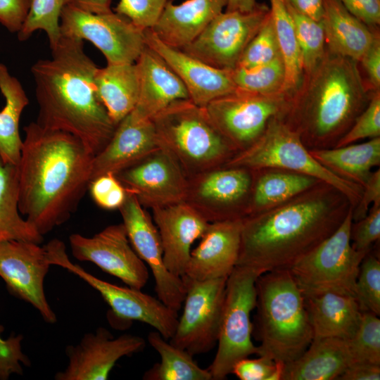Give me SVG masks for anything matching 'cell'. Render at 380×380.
<instances>
[{"mask_svg": "<svg viewBox=\"0 0 380 380\" xmlns=\"http://www.w3.org/2000/svg\"><path fill=\"white\" fill-rule=\"evenodd\" d=\"M18 163V209L44 236L66 222L89 189L94 155L75 136L24 127Z\"/></svg>", "mask_w": 380, "mask_h": 380, "instance_id": "obj_1", "label": "cell"}, {"mask_svg": "<svg viewBox=\"0 0 380 380\" xmlns=\"http://www.w3.org/2000/svg\"><path fill=\"white\" fill-rule=\"evenodd\" d=\"M352 208L341 191L319 182L282 204L242 218L236 266L260 275L289 270L331 236Z\"/></svg>", "mask_w": 380, "mask_h": 380, "instance_id": "obj_2", "label": "cell"}, {"mask_svg": "<svg viewBox=\"0 0 380 380\" xmlns=\"http://www.w3.org/2000/svg\"><path fill=\"white\" fill-rule=\"evenodd\" d=\"M84 48L83 40L61 34L51 57L32 65L39 107L36 122L75 136L96 156L117 125L97 96L94 77L98 67Z\"/></svg>", "mask_w": 380, "mask_h": 380, "instance_id": "obj_3", "label": "cell"}, {"mask_svg": "<svg viewBox=\"0 0 380 380\" xmlns=\"http://www.w3.org/2000/svg\"><path fill=\"white\" fill-rule=\"evenodd\" d=\"M358 63L327 50L289 99L279 116L309 150L336 147L367 106L374 91L364 81Z\"/></svg>", "mask_w": 380, "mask_h": 380, "instance_id": "obj_4", "label": "cell"}, {"mask_svg": "<svg viewBox=\"0 0 380 380\" xmlns=\"http://www.w3.org/2000/svg\"><path fill=\"white\" fill-rule=\"evenodd\" d=\"M257 313L253 334L260 355L288 364L313 339L304 296L289 270L264 273L255 281Z\"/></svg>", "mask_w": 380, "mask_h": 380, "instance_id": "obj_5", "label": "cell"}, {"mask_svg": "<svg viewBox=\"0 0 380 380\" xmlns=\"http://www.w3.org/2000/svg\"><path fill=\"white\" fill-rule=\"evenodd\" d=\"M151 119L159 147L177 160L187 177L223 166L237 153L205 108L189 99L172 103Z\"/></svg>", "mask_w": 380, "mask_h": 380, "instance_id": "obj_6", "label": "cell"}, {"mask_svg": "<svg viewBox=\"0 0 380 380\" xmlns=\"http://www.w3.org/2000/svg\"><path fill=\"white\" fill-rule=\"evenodd\" d=\"M248 169L276 167L307 175L341 191L353 205L359 202L363 187L330 172L310 154L300 136L280 116L272 118L260 137L236 153L224 165Z\"/></svg>", "mask_w": 380, "mask_h": 380, "instance_id": "obj_7", "label": "cell"}, {"mask_svg": "<svg viewBox=\"0 0 380 380\" xmlns=\"http://www.w3.org/2000/svg\"><path fill=\"white\" fill-rule=\"evenodd\" d=\"M44 247L51 265L60 266L73 273L101 295L110 308L107 317L113 328L125 329L137 321L153 327L167 340L173 336L178 312L158 297L144 293L141 289L110 284L91 274L70 260L65 246L58 239L50 241Z\"/></svg>", "mask_w": 380, "mask_h": 380, "instance_id": "obj_8", "label": "cell"}, {"mask_svg": "<svg viewBox=\"0 0 380 380\" xmlns=\"http://www.w3.org/2000/svg\"><path fill=\"white\" fill-rule=\"evenodd\" d=\"M353 208L331 236L289 269L304 296L334 292L355 298L360 265L367 253L351 246Z\"/></svg>", "mask_w": 380, "mask_h": 380, "instance_id": "obj_9", "label": "cell"}, {"mask_svg": "<svg viewBox=\"0 0 380 380\" xmlns=\"http://www.w3.org/2000/svg\"><path fill=\"white\" fill-rule=\"evenodd\" d=\"M259 276L255 270L235 266L227 279L217 350L208 369L213 380L226 379L239 360L253 354L260 355L259 346L252 341L251 320L256 305L255 281Z\"/></svg>", "mask_w": 380, "mask_h": 380, "instance_id": "obj_10", "label": "cell"}, {"mask_svg": "<svg viewBox=\"0 0 380 380\" xmlns=\"http://www.w3.org/2000/svg\"><path fill=\"white\" fill-rule=\"evenodd\" d=\"M288 101L284 94L265 95L236 89L204 108L215 127L238 153L260 137L269 121L283 113Z\"/></svg>", "mask_w": 380, "mask_h": 380, "instance_id": "obj_11", "label": "cell"}, {"mask_svg": "<svg viewBox=\"0 0 380 380\" xmlns=\"http://www.w3.org/2000/svg\"><path fill=\"white\" fill-rule=\"evenodd\" d=\"M60 30L62 35L90 42L107 64L135 63L146 46L144 30L113 11L94 14L63 6Z\"/></svg>", "mask_w": 380, "mask_h": 380, "instance_id": "obj_12", "label": "cell"}, {"mask_svg": "<svg viewBox=\"0 0 380 380\" xmlns=\"http://www.w3.org/2000/svg\"><path fill=\"white\" fill-rule=\"evenodd\" d=\"M182 279L186 286L184 309L170 343L193 356L204 354L217 343L227 277Z\"/></svg>", "mask_w": 380, "mask_h": 380, "instance_id": "obj_13", "label": "cell"}, {"mask_svg": "<svg viewBox=\"0 0 380 380\" xmlns=\"http://www.w3.org/2000/svg\"><path fill=\"white\" fill-rule=\"evenodd\" d=\"M269 14L270 7L258 3L249 12L223 11L182 50L209 65L231 70Z\"/></svg>", "mask_w": 380, "mask_h": 380, "instance_id": "obj_14", "label": "cell"}, {"mask_svg": "<svg viewBox=\"0 0 380 380\" xmlns=\"http://www.w3.org/2000/svg\"><path fill=\"white\" fill-rule=\"evenodd\" d=\"M251 169L221 166L188 177L185 202L208 222L246 216L252 184Z\"/></svg>", "mask_w": 380, "mask_h": 380, "instance_id": "obj_15", "label": "cell"}, {"mask_svg": "<svg viewBox=\"0 0 380 380\" xmlns=\"http://www.w3.org/2000/svg\"><path fill=\"white\" fill-rule=\"evenodd\" d=\"M118 210L132 248L151 269L157 297L178 312L185 298L186 286L182 277L172 274L165 265L162 243L154 222L130 193L127 192Z\"/></svg>", "mask_w": 380, "mask_h": 380, "instance_id": "obj_16", "label": "cell"}, {"mask_svg": "<svg viewBox=\"0 0 380 380\" xmlns=\"http://www.w3.org/2000/svg\"><path fill=\"white\" fill-rule=\"evenodd\" d=\"M51 264L44 246L24 240L0 242V277L15 297L31 304L44 320L53 324L56 315L44 293V278Z\"/></svg>", "mask_w": 380, "mask_h": 380, "instance_id": "obj_17", "label": "cell"}, {"mask_svg": "<svg viewBox=\"0 0 380 380\" xmlns=\"http://www.w3.org/2000/svg\"><path fill=\"white\" fill-rule=\"evenodd\" d=\"M72 254L80 261L91 262L129 287L141 289L149 273L132 248L123 223L111 224L91 237L69 236Z\"/></svg>", "mask_w": 380, "mask_h": 380, "instance_id": "obj_18", "label": "cell"}, {"mask_svg": "<svg viewBox=\"0 0 380 380\" xmlns=\"http://www.w3.org/2000/svg\"><path fill=\"white\" fill-rule=\"evenodd\" d=\"M115 176L144 208L185 201L188 177L177 160L161 148Z\"/></svg>", "mask_w": 380, "mask_h": 380, "instance_id": "obj_19", "label": "cell"}, {"mask_svg": "<svg viewBox=\"0 0 380 380\" xmlns=\"http://www.w3.org/2000/svg\"><path fill=\"white\" fill-rule=\"evenodd\" d=\"M143 338L123 334L114 338L103 327L87 333L75 346L66 348L68 364L56 374V380H106L117 361L144 349Z\"/></svg>", "mask_w": 380, "mask_h": 380, "instance_id": "obj_20", "label": "cell"}, {"mask_svg": "<svg viewBox=\"0 0 380 380\" xmlns=\"http://www.w3.org/2000/svg\"><path fill=\"white\" fill-rule=\"evenodd\" d=\"M146 45L156 52L184 85L189 99L205 108L210 101L236 89L229 70L206 64L183 50L161 41L151 30H144Z\"/></svg>", "mask_w": 380, "mask_h": 380, "instance_id": "obj_21", "label": "cell"}, {"mask_svg": "<svg viewBox=\"0 0 380 380\" xmlns=\"http://www.w3.org/2000/svg\"><path fill=\"white\" fill-rule=\"evenodd\" d=\"M151 210L162 243L165 265L172 274L182 277L193 243L202 236L210 222L185 201Z\"/></svg>", "mask_w": 380, "mask_h": 380, "instance_id": "obj_22", "label": "cell"}, {"mask_svg": "<svg viewBox=\"0 0 380 380\" xmlns=\"http://www.w3.org/2000/svg\"><path fill=\"white\" fill-rule=\"evenodd\" d=\"M242 219L210 222L190 253L182 277L204 281L228 277L239 258Z\"/></svg>", "mask_w": 380, "mask_h": 380, "instance_id": "obj_23", "label": "cell"}, {"mask_svg": "<svg viewBox=\"0 0 380 380\" xmlns=\"http://www.w3.org/2000/svg\"><path fill=\"white\" fill-rule=\"evenodd\" d=\"M159 148L152 119L132 111L118 123L104 148L94 156L91 181L101 175H116Z\"/></svg>", "mask_w": 380, "mask_h": 380, "instance_id": "obj_24", "label": "cell"}, {"mask_svg": "<svg viewBox=\"0 0 380 380\" xmlns=\"http://www.w3.org/2000/svg\"><path fill=\"white\" fill-rule=\"evenodd\" d=\"M139 95L132 110L142 118H152L172 103L189 99L188 92L167 63L146 45L135 61Z\"/></svg>", "mask_w": 380, "mask_h": 380, "instance_id": "obj_25", "label": "cell"}, {"mask_svg": "<svg viewBox=\"0 0 380 380\" xmlns=\"http://www.w3.org/2000/svg\"><path fill=\"white\" fill-rule=\"evenodd\" d=\"M228 0L168 1L151 29L166 44L182 49L194 40L226 8Z\"/></svg>", "mask_w": 380, "mask_h": 380, "instance_id": "obj_26", "label": "cell"}, {"mask_svg": "<svg viewBox=\"0 0 380 380\" xmlns=\"http://www.w3.org/2000/svg\"><path fill=\"white\" fill-rule=\"evenodd\" d=\"M353 362L347 340L313 338L300 356L284 365L282 380H338Z\"/></svg>", "mask_w": 380, "mask_h": 380, "instance_id": "obj_27", "label": "cell"}, {"mask_svg": "<svg viewBox=\"0 0 380 380\" xmlns=\"http://www.w3.org/2000/svg\"><path fill=\"white\" fill-rule=\"evenodd\" d=\"M313 338L348 340L360 323L362 311L352 296L334 292L304 296Z\"/></svg>", "mask_w": 380, "mask_h": 380, "instance_id": "obj_28", "label": "cell"}, {"mask_svg": "<svg viewBox=\"0 0 380 380\" xmlns=\"http://www.w3.org/2000/svg\"><path fill=\"white\" fill-rule=\"evenodd\" d=\"M327 50L359 63L379 34L351 14L339 0H324L322 19Z\"/></svg>", "mask_w": 380, "mask_h": 380, "instance_id": "obj_29", "label": "cell"}, {"mask_svg": "<svg viewBox=\"0 0 380 380\" xmlns=\"http://www.w3.org/2000/svg\"><path fill=\"white\" fill-rule=\"evenodd\" d=\"M251 170L253 178L246 216L282 204L322 182L307 175L281 168L263 167Z\"/></svg>", "mask_w": 380, "mask_h": 380, "instance_id": "obj_30", "label": "cell"}, {"mask_svg": "<svg viewBox=\"0 0 380 380\" xmlns=\"http://www.w3.org/2000/svg\"><path fill=\"white\" fill-rule=\"evenodd\" d=\"M97 96L112 121L118 123L135 108L139 82L135 63L107 64L94 74Z\"/></svg>", "mask_w": 380, "mask_h": 380, "instance_id": "obj_31", "label": "cell"}, {"mask_svg": "<svg viewBox=\"0 0 380 380\" xmlns=\"http://www.w3.org/2000/svg\"><path fill=\"white\" fill-rule=\"evenodd\" d=\"M310 153L335 175L363 187L372 168L379 167L380 137L360 144L310 150Z\"/></svg>", "mask_w": 380, "mask_h": 380, "instance_id": "obj_32", "label": "cell"}, {"mask_svg": "<svg viewBox=\"0 0 380 380\" xmlns=\"http://www.w3.org/2000/svg\"><path fill=\"white\" fill-rule=\"evenodd\" d=\"M0 91L5 99L0 110V159L5 164L18 165L23 146L20 120L29 99L20 82L1 62Z\"/></svg>", "mask_w": 380, "mask_h": 380, "instance_id": "obj_33", "label": "cell"}, {"mask_svg": "<svg viewBox=\"0 0 380 380\" xmlns=\"http://www.w3.org/2000/svg\"><path fill=\"white\" fill-rule=\"evenodd\" d=\"M20 215L18 167L0 159V242L13 239L40 244L43 236Z\"/></svg>", "mask_w": 380, "mask_h": 380, "instance_id": "obj_34", "label": "cell"}, {"mask_svg": "<svg viewBox=\"0 0 380 380\" xmlns=\"http://www.w3.org/2000/svg\"><path fill=\"white\" fill-rule=\"evenodd\" d=\"M148 341L160 360L144 373L146 380H213L208 369L199 367L186 350L167 342L158 331H151Z\"/></svg>", "mask_w": 380, "mask_h": 380, "instance_id": "obj_35", "label": "cell"}, {"mask_svg": "<svg viewBox=\"0 0 380 380\" xmlns=\"http://www.w3.org/2000/svg\"><path fill=\"white\" fill-rule=\"evenodd\" d=\"M270 15L285 67L284 94L289 99L300 88L304 72L293 22L286 0H269Z\"/></svg>", "mask_w": 380, "mask_h": 380, "instance_id": "obj_36", "label": "cell"}, {"mask_svg": "<svg viewBox=\"0 0 380 380\" xmlns=\"http://www.w3.org/2000/svg\"><path fill=\"white\" fill-rule=\"evenodd\" d=\"M229 72L236 89L265 95L284 94L285 67L281 57L252 68L236 67Z\"/></svg>", "mask_w": 380, "mask_h": 380, "instance_id": "obj_37", "label": "cell"}, {"mask_svg": "<svg viewBox=\"0 0 380 380\" xmlns=\"http://www.w3.org/2000/svg\"><path fill=\"white\" fill-rule=\"evenodd\" d=\"M286 5L293 22L304 75H308L315 69L327 52L323 23L300 13L287 1Z\"/></svg>", "mask_w": 380, "mask_h": 380, "instance_id": "obj_38", "label": "cell"}, {"mask_svg": "<svg viewBox=\"0 0 380 380\" xmlns=\"http://www.w3.org/2000/svg\"><path fill=\"white\" fill-rule=\"evenodd\" d=\"M63 6L62 0H31L25 20L17 33L18 39L26 41L36 31L42 30L50 49L55 46L61 37L60 18Z\"/></svg>", "mask_w": 380, "mask_h": 380, "instance_id": "obj_39", "label": "cell"}, {"mask_svg": "<svg viewBox=\"0 0 380 380\" xmlns=\"http://www.w3.org/2000/svg\"><path fill=\"white\" fill-rule=\"evenodd\" d=\"M378 317L369 312H362L356 332L347 340L353 362L380 365V319Z\"/></svg>", "mask_w": 380, "mask_h": 380, "instance_id": "obj_40", "label": "cell"}, {"mask_svg": "<svg viewBox=\"0 0 380 380\" xmlns=\"http://www.w3.org/2000/svg\"><path fill=\"white\" fill-rule=\"evenodd\" d=\"M355 298L362 312L380 315V260L372 250L360 263L355 284Z\"/></svg>", "mask_w": 380, "mask_h": 380, "instance_id": "obj_41", "label": "cell"}, {"mask_svg": "<svg viewBox=\"0 0 380 380\" xmlns=\"http://www.w3.org/2000/svg\"><path fill=\"white\" fill-rule=\"evenodd\" d=\"M281 57L272 18L270 14L249 42L236 67L252 68Z\"/></svg>", "mask_w": 380, "mask_h": 380, "instance_id": "obj_42", "label": "cell"}, {"mask_svg": "<svg viewBox=\"0 0 380 380\" xmlns=\"http://www.w3.org/2000/svg\"><path fill=\"white\" fill-rule=\"evenodd\" d=\"M380 137V91H374L363 111L338 141L336 147L355 143L363 139Z\"/></svg>", "mask_w": 380, "mask_h": 380, "instance_id": "obj_43", "label": "cell"}, {"mask_svg": "<svg viewBox=\"0 0 380 380\" xmlns=\"http://www.w3.org/2000/svg\"><path fill=\"white\" fill-rule=\"evenodd\" d=\"M168 0H119L113 10L142 30L152 29Z\"/></svg>", "mask_w": 380, "mask_h": 380, "instance_id": "obj_44", "label": "cell"}, {"mask_svg": "<svg viewBox=\"0 0 380 380\" xmlns=\"http://www.w3.org/2000/svg\"><path fill=\"white\" fill-rule=\"evenodd\" d=\"M94 203L105 210L119 209L124 203L127 191L115 175L107 173L93 179L89 186Z\"/></svg>", "mask_w": 380, "mask_h": 380, "instance_id": "obj_45", "label": "cell"}, {"mask_svg": "<svg viewBox=\"0 0 380 380\" xmlns=\"http://www.w3.org/2000/svg\"><path fill=\"white\" fill-rule=\"evenodd\" d=\"M284 365L265 355L246 357L234 364L232 374L240 380H282Z\"/></svg>", "mask_w": 380, "mask_h": 380, "instance_id": "obj_46", "label": "cell"}, {"mask_svg": "<svg viewBox=\"0 0 380 380\" xmlns=\"http://www.w3.org/2000/svg\"><path fill=\"white\" fill-rule=\"evenodd\" d=\"M379 238L380 205H372L363 218L352 222L351 246L355 251L367 253Z\"/></svg>", "mask_w": 380, "mask_h": 380, "instance_id": "obj_47", "label": "cell"}, {"mask_svg": "<svg viewBox=\"0 0 380 380\" xmlns=\"http://www.w3.org/2000/svg\"><path fill=\"white\" fill-rule=\"evenodd\" d=\"M23 336H11L6 339L4 348L0 350V379H8L11 374H23L20 362L29 366L30 361L21 350Z\"/></svg>", "mask_w": 380, "mask_h": 380, "instance_id": "obj_48", "label": "cell"}, {"mask_svg": "<svg viewBox=\"0 0 380 380\" xmlns=\"http://www.w3.org/2000/svg\"><path fill=\"white\" fill-rule=\"evenodd\" d=\"M31 0H0V23L10 32L18 33L28 13Z\"/></svg>", "mask_w": 380, "mask_h": 380, "instance_id": "obj_49", "label": "cell"}, {"mask_svg": "<svg viewBox=\"0 0 380 380\" xmlns=\"http://www.w3.org/2000/svg\"><path fill=\"white\" fill-rule=\"evenodd\" d=\"M372 205H380V168L372 171L363 186L357 204L353 208V222L363 218Z\"/></svg>", "mask_w": 380, "mask_h": 380, "instance_id": "obj_50", "label": "cell"}, {"mask_svg": "<svg viewBox=\"0 0 380 380\" xmlns=\"http://www.w3.org/2000/svg\"><path fill=\"white\" fill-rule=\"evenodd\" d=\"M355 17L372 29L380 24V0H339Z\"/></svg>", "mask_w": 380, "mask_h": 380, "instance_id": "obj_51", "label": "cell"}, {"mask_svg": "<svg viewBox=\"0 0 380 380\" xmlns=\"http://www.w3.org/2000/svg\"><path fill=\"white\" fill-rule=\"evenodd\" d=\"M361 63L367 77L369 87L372 91L380 89V37L376 36L371 45L365 52Z\"/></svg>", "mask_w": 380, "mask_h": 380, "instance_id": "obj_52", "label": "cell"}, {"mask_svg": "<svg viewBox=\"0 0 380 380\" xmlns=\"http://www.w3.org/2000/svg\"><path fill=\"white\" fill-rule=\"evenodd\" d=\"M380 365L355 362L351 363L338 380H379Z\"/></svg>", "mask_w": 380, "mask_h": 380, "instance_id": "obj_53", "label": "cell"}, {"mask_svg": "<svg viewBox=\"0 0 380 380\" xmlns=\"http://www.w3.org/2000/svg\"><path fill=\"white\" fill-rule=\"evenodd\" d=\"M64 6L94 13L103 14L112 12V0H62Z\"/></svg>", "mask_w": 380, "mask_h": 380, "instance_id": "obj_54", "label": "cell"}, {"mask_svg": "<svg viewBox=\"0 0 380 380\" xmlns=\"http://www.w3.org/2000/svg\"><path fill=\"white\" fill-rule=\"evenodd\" d=\"M298 12L313 20H322L324 15V0H286Z\"/></svg>", "mask_w": 380, "mask_h": 380, "instance_id": "obj_55", "label": "cell"}, {"mask_svg": "<svg viewBox=\"0 0 380 380\" xmlns=\"http://www.w3.org/2000/svg\"><path fill=\"white\" fill-rule=\"evenodd\" d=\"M256 4V0H228L225 11L249 12L255 8Z\"/></svg>", "mask_w": 380, "mask_h": 380, "instance_id": "obj_56", "label": "cell"}, {"mask_svg": "<svg viewBox=\"0 0 380 380\" xmlns=\"http://www.w3.org/2000/svg\"><path fill=\"white\" fill-rule=\"evenodd\" d=\"M1 339H2V338H1V337L0 336V341H1Z\"/></svg>", "mask_w": 380, "mask_h": 380, "instance_id": "obj_57", "label": "cell"}]
</instances>
